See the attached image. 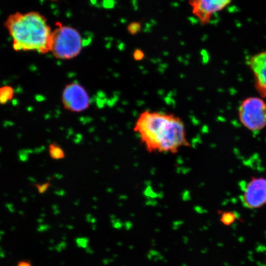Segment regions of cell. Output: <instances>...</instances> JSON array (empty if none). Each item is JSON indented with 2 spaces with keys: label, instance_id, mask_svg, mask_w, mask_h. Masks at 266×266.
Returning <instances> with one entry per match:
<instances>
[{
  "label": "cell",
  "instance_id": "cell-1",
  "mask_svg": "<svg viewBox=\"0 0 266 266\" xmlns=\"http://www.w3.org/2000/svg\"><path fill=\"white\" fill-rule=\"evenodd\" d=\"M134 132L149 153H178L190 146L185 123L172 113L146 110L139 115Z\"/></svg>",
  "mask_w": 266,
  "mask_h": 266
},
{
  "label": "cell",
  "instance_id": "cell-2",
  "mask_svg": "<svg viewBox=\"0 0 266 266\" xmlns=\"http://www.w3.org/2000/svg\"><path fill=\"white\" fill-rule=\"evenodd\" d=\"M4 26L13 39L14 50L35 51L41 54L50 52L53 31L38 12L11 14Z\"/></svg>",
  "mask_w": 266,
  "mask_h": 266
},
{
  "label": "cell",
  "instance_id": "cell-3",
  "mask_svg": "<svg viewBox=\"0 0 266 266\" xmlns=\"http://www.w3.org/2000/svg\"><path fill=\"white\" fill-rule=\"evenodd\" d=\"M83 44L78 30L57 23L53 31L50 52L58 59H71L79 55Z\"/></svg>",
  "mask_w": 266,
  "mask_h": 266
},
{
  "label": "cell",
  "instance_id": "cell-4",
  "mask_svg": "<svg viewBox=\"0 0 266 266\" xmlns=\"http://www.w3.org/2000/svg\"><path fill=\"white\" fill-rule=\"evenodd\" d=\"M241 124L251 132H257L266 127V103L263 99L250 97L242 101L239 108Z\"/></svg>",
  "mask_w": 266,
  "mask_h": 266
},
{
  "label": "cell",
  "instance_id": "cell-5",
  "mask_svg": "<svg viewBox=\"0 0 266 266\" xmlns=\"http://www.w3.org/2000/svg\"><path fill=\"white\" fill-rule=\"evenodd\" d=\"M241 204L248 209H258L266 205V179L253 177L242 188Z\"/></svg>",
  "mask_w": 266,
  "mask_h": 266
},
{
  "label": "cell",
  "instance_id": "cell-6",
  "mask_svg": "<svg viewBox=\"0 0 266 266\" xmlns=\"http://www.w3.org/2000/svg\"><path fill=\"white\" fill-rule=\"evenodd\" d=\"M62 101L65 109L72 112H83L90 105L88 92L81 84L75 82L65 87Z\"/></svg>",
  "mask_w": 266,
  "mask_h": 266
},
{
  "label": "cell",
  "instance_id": "cell-7",
  "mask_svg": "<svg viewBox=\"0 0 266 266\" xmlns=\"http://www.w3.org/2000/svg\"><path fill=\"white\" fill-rule=\"evenodd\" d=\"M232 0H188L193 15L203 25L210 23L213 17L226 8Z\"/></svg>",
  "mask_w": 266,
  "mask_h": 266
},
{
  "label": "cell",
  "instance_id": "cell-8",
  "mask_svg": "<svg viewBox=\"0 0 266 266\" xmlns=\"http://www.w3.org/2000/svg\"><path fill=\"white\" fill-rule=\"evenodd\" d=\"M248 64L255 78L256 90L266 98V50L253 55Z\"/></svg>",
  "mask_w": 266,
  "mask_h": 266
},
{
  "label": "cell",
  "instance_id": "cell-9",
  "mask_svg": "<svg viewBox=\"0 0 266 266\" xmlns=\"http://www.w3.org/2000/svg\"><path fill=\"white\" fill-rule=\"evenodd\" d=\"M49 153L51 158L55 160L64 159L65 157L64 149L56 142H53L49 146Z\"/></svg>",
  "mask_w": 266,
  "mask_h": 266
},
{
  "label": "cell",
  "instance_id": "cell-10",
  "mask_svg": "<svg viewBox=\"0 0 266 266\" xmlns=\"http://www.w3.org/2000/svg\"><path fill=\"white\" fill-rule=\"evenodd\" d=\"M14 89L9 86H4L0 88V105H3L8 103L13 98Z\"/></svg>",
  "mask_w": 266,
  "mask_h": 266
},
{
  "label": "cell",
  "instance_id": "cell-11",
  "mask_svg": "<svg viewBox=\"0 0 266 266\" xmlns=\"http://www.w3.org/2000/svg\"><path fill=\"white\" fill-rule=\"evenodd\" d=\"M237 216L233 212H223L221 216V221L225 226H230L236 221Z\"/></svg>",
  "mask_w": 266,
  "mask_h": 266
},
{
  "label": "cell",
  "instance_id": "cell-12",
  "mask_svg": "<svg viewBox=\"0 0 266 266\" xmlns=\"http://www.w3.org/2000/svg\"><path fill=\"white\" fill-rule=\"evenodd\" d=\"M141 30V24L137 22H133L128 26V32L131 35H136Z\"/></svg>",
  "mask_w": 266,
  "mask_h": 266
},
{
  "label": "cell",
  "instance_id": "cell-13",
  "mask_svg": "<svg viewBox=\"0 0 266 266\" xmlns=\"http://www.w3.org/2000/svg\"><path fill=\"white\" fill-rule=\"evenodd\" d=\"M36 187H37L38 192L42 194L47 192V190L49 188L50 186V182H48L43 184V185H36Z\"/></svg>",
  "mask_w": 266,
  "mask_h": 266
},
{
  "label": "cell",
  "instance_id": "cell-14",
  "mask_svg": "<svg viewBox=\"0 0 266 266\" xmlns=\"http://www.w3.org/2000/svg\"><path fill=\"white\" fill-rule=\"evenodd\" d=\"M133 57L136 60H141L144 59V53L141 50H137L133 53Z\"/></svg>",
  "mask_w": 266,
  "mask_h": 266
},
{
  "label": "cell",
  "instance_id": "cell-15",
  "mask_svg": "<svg viewBox=\"0 0 266 266\" xmlns=\"http://www.w3.org/2000/svg\"><path fill=\"white\" fill-rule=\"evenodd\" d=\"M16 266H33V265L30 261L22 260L19 261V262L17 263Z\"/></svg>",
  "mask_w": 266,
  "mask_h": 266
},
{
  "label": "cell",
  "instance_id": "cell-16",
  "mask_svg": "<svg viewBox=\"0 0 266 266\" xmlns=\"http://www.w3.org/2000/svg\"><path fill=\"white\" fill-rule=\"evenodd\" d=\"M53 1H56V0H53Z\"/></svg>",
  "mask_w": 266,
  "mask_h": 266
}]
</instances>
